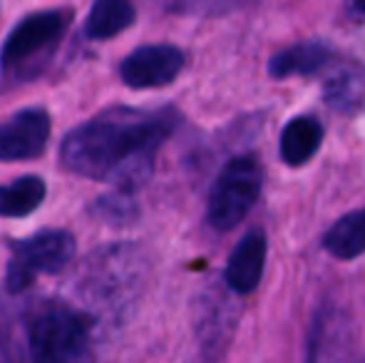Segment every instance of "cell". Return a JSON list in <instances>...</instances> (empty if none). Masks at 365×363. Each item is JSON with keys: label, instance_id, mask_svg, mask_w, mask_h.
I'll list each match as a JSON object with an SVG mask.
<instances>
[{"label": "cell", "instance_id": "7c38bea8", "mask_svg": "<svg viewBox=\"0 0 365 363\" xmlns=\"http://www.w3.org/2000/svg\"><path fill=\"white\" fill-rule=\"evenodd\" d=\"M323 249L333 259L351 262L365 254V207L341 217L323 237Z\"/></svg>", "mask_w": 365, "mask_h": 363}, {"label": "cell", "instance_id": "7a4b0ae2", "mask_svg": "<svg viewBox=\"0 0 365 363\" xmlns=\"http://www.w3.org/2000/svg\"><path fill=\"white\" fill-rule=\"evenodd\" d=\"M264 172L254 155L234 157L229 165L221 170L209 194L207 219L217 232H229L239 227L246 214L254 209L256 199L261 194Z\"/></svg>", "mask_w": 365, "mask_h": 363}, {"label": "cell", "instance_id": "8fae6325", "mask_svg": "<svg viewBox=\"0 0 365 363\" xmlns=\"http://www.w3.org/2000/svg\"><path fill=\"white\" fill-rule=\"evenodd\" d=\"M132 0H92L90 15L85 20V35L90 40H110L125 33L135 23Z\"/></svg>", "mask_w": 365, "mask_h": 363}, {"label": "cell", "instance_id": "3957f363", "mask_svg": "<svg viewBox=\"0 0 365 363\" xmlns=\"http://www.w3.org/2000/svg\"><path fill=\"white\" fill-rule=\"evenodd\" d=\"M92 321L73 309H50L28 326V344L35 361H80L90 354Z\"/></svg>", "mask_w": 365, "mask_h": 363}, {"label": "cell", "instance_id": "5b68a950", "mask_svg": "<svg viewBox=\"0 0 365 363\" xmlns=\"http://www.w3.org/2000/svg\"><path fill=\"white\" fill-rule=\"evenodd\" d=\"M70 15L63 10H40L23 18L13 30L0 53V65L5 73L25 70L35 58L50 53L68 30Z\"/></svg>", "mask_w": 365, "mask_h": 363}, {"label": "cell", "instance_id": "8992f818", "mask_svg": "<svg viewBox=\"0 0 365 363\" xmlns=\"http://www.w3.org/2000/svg\"><path fill=\"white\" fill-rule=\"evenodd\" d=\"M184 53L177 45H145L120 65V78L132 90L167 88L184 70Z\"/></svg>", "mask_w": 365, "mask_h": 363}, {"label": "cell", "instance_id": "2e32d148", "mask_svg": "<svg viewBox=\"0 0 365 363\" xmlns=\"http://www.w3.org/2000/svg\"><path fill=\"white\" fill-rule=\"evenodd\" d=\"M184 8L189 10H204V13H219V10H229V8H239L246 0H177ZM179 5V8H182Z\"/></svg>", "mask_w": 365, "mask_h": 363}, {"label": "cell", "instance_id": "9c48e42d", "mask_svg": "<svg viewBox=\"0 0 365 363\" xmlns=\"http://www.w3.org/2000/svg\"><path fill=\"white\" fill-rule=\"evenodd\" d=\"M333 58V48L326 43H298L291 48L276 53L269 60V75L274 80H286V78H306V75H316L318 70H323Z\"/></svg>", "mask_w": 365, "mask_h": 363}, {"label": "cell", "instance_id": "9a60e30c", "mask_svg": "<svg viewBox=\"0 0 365 363\" xmlns=\"http://www.w3.org/2000/svg\"><path fill=\"white\" fill-rule=\"evenodd\" d=\"M92 212L100 219H115V222H127L135 214V202H132V192H122L117 189L112 197L97 199Z\"/></svg>", "mask_w": 365, "mask_h": 363}, {"label": "cell", "instance_id": "e0dca14e", "mask_svg": "<svg viewBox=\"0 0 365 363\" xmlns=\"http://www.w3.org/2000/svg\"><path fill=\"white\" fill-rule=\"evenodd\" d=\"M353 10L365 18V0H353Z\"/></svg>", "mask_w": 365, "mask_h": 363}, {"label": "cell", "instance_id": "277c9868", "mask_svg": "<svg viewBox=\"0 0 365 363\" xmlns=\"http://www.w3.org/2000/svg\"><path fill=\"white\" fill-rule=\"evenodd\" d=\"M75 237L63 229L40 232L25 242L15 244L13 259L8 264V289L13 294L28 289L38 274H58L73 262Z\"/></svg>", "mask_w": 365, "mask_h": 363}, {"label": "cell", "instance_id": "ba28073f", "mask_svg": "<svg viewBox=\"0 0 365 363\" xmlns=\"http://www.w3.org/2000/svg\"><path fill=\"white\" fill-rule=\"evenodd\" d=\"M266 257H269V242L264 229H251L231 252L229 264L224 269L226 286L239 296L256 291L266 269Z\"/></svg>", "mask_w": 365, "mask_h": 363}, {"label": "cell", "instance_id": "5bb4252c", "mask_svg": "<svg viewBox=\"0 0 365 363\" xmlns=\"http://www.w3.org/2000/svg\"><path fill=\"white\" fill-rule=\"evenodd\" d=\"M323 100L331 110L341 112V115L358 112L365 105V70L348 68L333 75L323 90Z\"/></svg>", "mask_w": 365, "mask_h": 363}, {"label": "cell", "instance_id": "6da1fadb", "mask_svg": "<svg viewBox=\"0 0 365 363\" xmlns=\"http://www.w3.org/2000/svg\"><path fill=\"white\" fill-rule=\"evenodd\" d=\"M177 127L172 110L145 112L112 107L65 137L60 162L87 180L137 192L154 172L157 152Z\"/></svg>", "mask_w": 365, "mask_h": 363}, {"label": "cell", "instance_id": "30bf717a", "mask_svg": "<svg viewBox=\"0 0 365 363\" xmlns=\"http://www.w3.org/2000/svg\"><path fill=\"white\" fill-rule=\"evenodd\" d=\"M323 137H326V130H323L318 117L313 115L293 117L289 125L284 127V132H281V142H279L281 160L289 167L306 165L321 150Z\"/></svg>", "mask_w": 365, "mask_h": 363}, {"label": "cell", "instance_id": "52a82bcc", "mask_svg": "<svg viewBox=\"0 0 365 363\" xmlns=\"http://www.w3.org/2000/svg\"><path fill=\"white\" fill-rule=\"evenodd\" d=\"M50 140V115L43 107H28L0 122V162L35 160Z\"/></svg>", "mask_w": 365, "mask_h": 363}, {"label": "cell", "instance_id": "4fadbf2b", "mask_svg": "<svg viewBox=\"0 0 365 363\" xmlns=\"http://www.w3.org/2000/svg\"><path fill=\"white\" fill-rule=\"evenodd\" d=\"M45 194H48L45 180L35 175L20 177L10 184H0V217H28L45 202Z\"/></svg>", "mask_w": 365, "mask_h": 363}]
</instances>
